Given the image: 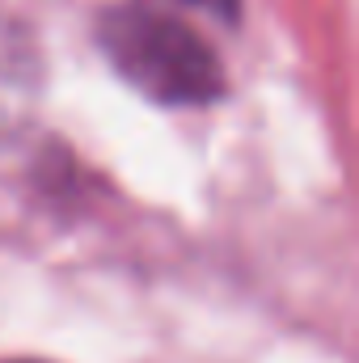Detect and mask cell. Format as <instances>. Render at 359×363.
Returning a JSON list of instances; mask_svg holds the SVG:
<instances>
[{
    "instance_id": "obj_1",
    "label": "cell",
    "mask_w": 359,
    "mask_h": 363,
    "mask_svg": "<svg viewBox=\"0 0 359 363\" xmlns=\"http://www.w3.org/2000/svg\"><path fill=\"white\" fill-rule=\"evenodd\" d=\"M93 34L110 68L157 106H211L224 97V68L211 43L153 0L110 4Z\"/></svg>"
},
{
    "instance_id": "obj_2",
    "label": "cell",
    "mask_w": 359,
    "mask_h": 363,
    "mask_svg": "<svg viewBox=\"0 0 359 363\" xmlns=\"http://www.w3.org/2000/svg\"><path fill=\"white\" fill-rule=\"evenodd\" d=\"M38 93V55L26 30L0 21V135L17 131Z\"/></svg>"
},
{
    "instance_id": "obj_3",
    "label": "cell",
    "mask_w": 359,
    "mask_h": 363,
    "mask_svg": "<svg viewBox=\"0 0 359 363\" xmlns=\"http://www.w3.org/2000/svg\"><path fill=\"white\" fill-rule=\"evenodd\" d=\"M182 4L203 9V13L216 17V21H237V17H241V4H237V0H182Z\"/></svg>"
},
{
    "instance_id": "obj_4",
    "label": "cell",
    "mask_w": 359,
    "mask_h": 363,
    "mask_svg": "<svg viewBox=\"0 0 359 363\" xmlns=\"http://www.w3.org/2000/svg\"><path fill=\"white\" fill-rule=\"evenodd\" d=\"M13 363H30V359H13Z\"/></svg>"
}]
</instances>
